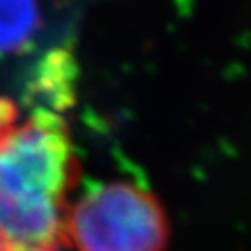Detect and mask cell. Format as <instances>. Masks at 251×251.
Wrapping results in <instances>:
<instances>
[{
  "instance_id": "cell-2",
  "label": "cell",
  "mask_w": 251,
  "mask_h": 251,
  "mask_svg": "<svg viewBox=\"0 0 251 251\" xmlns=\"http://www.w3.org/2000/svg\"><path fill=\"white\" fill-rule=\"evenodd\" d=\"M65 233L67 246L76 251H164L170 222L149 190L110 180L73 199Z\"/></svg>"
},
{
  "instance_id": "cell-1",
  "label": "cell",
  "mask_w": 251,
  "mask_h": 251,
  "mask_svg": "<svg viewBox=\"0 0 251 251\" xmlns=\"http://www.w3.org/2000/svg\"><path fill=\"white\" fill-rule=\"evenodd\" d=\"M80 162L63 112L0 97V251H62Z\"/></svg>"
},
{
  "instance_id": "cell-4",
  "label": "cell",
  "mask_w": 251,
  "mask_h": 251,
  "mask_svg": "<svg viewBox=\"0 0 251 251\" xmlns=\"http://www.w3.org/2000/svg\"><path fill=\"white\" fill-rule=\"evenodd\" d=\"M39 26L36 0H0V58L26 50Z\"/></svg>"
},
{
  "instance_id": "cell-3",
  "label": "cell",
  "mask_w": 251,
  "mask_h": 251,
  "mask_svg": "<svg viewBox=\"0 0 251 251\" xmlns=\"http://www.w3.org/2000/svg\"><path fill=\"white\" fill-rule=\"evenodd\" d=\"M75 65L65 50H54L39 63L28 88V106H43L63 112L73 104Z\"/></svg>"
}]
</instances>
